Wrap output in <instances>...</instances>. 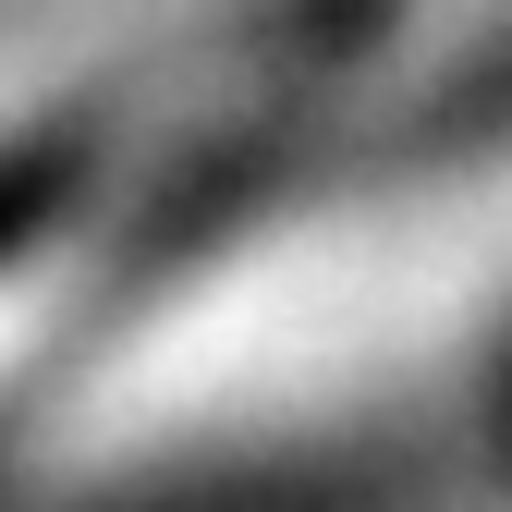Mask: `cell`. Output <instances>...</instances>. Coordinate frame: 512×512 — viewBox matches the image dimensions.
Returning <instances> with one entry per match:
<instances>
[{
    "label": "cell",
    "instance_id": "6da1fadb",
    "mask_svg": "<svg viewBox=\"0 0 512 512\" xmlns=\"http://www.w3.org/2000/svg\"><path fill=\"white\" fill-rule=\"evenodd\" d=\"M74 281H86V220H61L37 244H0V378L49 342V317L74 305Z\"/></svg>",
    "mask_w": 512,
    "mask_h": 512
}]
</instances>
